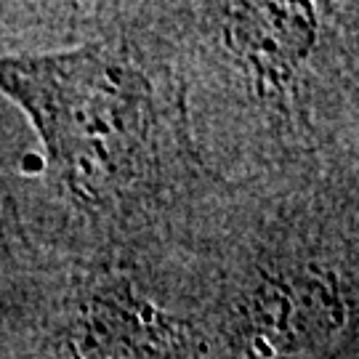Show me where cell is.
Returning a JSON list of instances; mask_svg holds the SVG:
<instances>
[{"label":"cell","instance_id":"2","mask_svg":"<svg viewBox=\"0 0 359 359\" xmlns=\"http://www.w3.org/2000/svg\"><path fill=\"white\" fill-rule=\"evenodd\" d=\"M348 322V295L330 271H266L243 295L234 341L243 359H298L330 346Z\"/></svg>","mask_w":359,"mask_h":359},{"label":"cell","instance_id":"1","mask_svg":"<svg viewBox=\"0 0 359 359\" xmlns=\"http://www.w3.org/2000/svg\"><path fill=\"white\" fill-rule=\"evenodd\" d=\"M0 90L25 109L80 203L109 205L142 179L152 149V93L126 59L99 46L0 56Z\"/></svg>","mask_w":359,"mask_h":359},{"label":"cell","instance_id":"4","mask_svg":"<svg viewBox=\"0 0 359 359\" xmlns=\"http://www.w3.org/2000/svg\"><path fill=\"white\" fill-rule=\"evenodd\" d=\"M218 25L224 48L264 96L290 88L320 40L311 3H226Z\"/></svg>","mask_w":359,"mask_h":359},{"label":"cell","instance_id":"3","mask_svg":"<svg viewBox=\"0 0 359 359\" xmlns=\"http://www.w3.org/2000/svg\"><path fill=\"white\" fill-rule=\"evenodd\" d=\"M56 359H192V341L130 283L107 280L80 298Z\"/></svg>","mask_w":359,"mask_h":359}]
</instances>
